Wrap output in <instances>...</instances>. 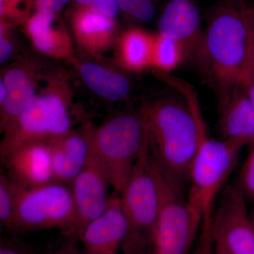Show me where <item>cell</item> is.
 Masks as SVG:
<instances>
[{"label":"cell","mask_w":254,"mask_h":254,"mask_svg":"<svg viewBox=\"0 0 254 254\" xmlns=\"http://www.w3.org/2000/svg\"><path fill=\"white\" fill-rule=\"evenodd\" d=\"M242 6H243L244 11H245V16L250 28L254 54V5L248 4L247 1L242 0Z\"/></svg>","instance_id":"obj_31"},{"label":"cell","mask_w":254,"mask_h":254,"mask_svg":"<svg viewBox=\"0 0 254 254\" xmlns=\"http://www.w3.org/2000/svg\"><path fill=\"white\" fill-rule=\"evenodd\" d=\"M71 0H32L36 11L58 14Z\"/></svg>","instance_id":"obj_29"},{"label":"cell","mask_w":254,"mask_h":254,"mask_svg":"<svg viewBox=\"0 0 254 254\" xmlns=\"http://www.w3.org/2000/svg\"><path fill=\"white\" fill-rule=\"evenodd\" d=\"M128 231V218L115 193L106 210L84 227L78 240L85 254H119Z\"/></svg>","instance_id":"obj_12"},{"label":"cell","mask_w":254,"mask_h":254,"mask_svg":"<svg viewBox=\"0 0 254 254\" xmlns=\"http://www.w3.org/2000/svg\"><path fill=\"white\" fill-rule=\"evenodd\" d=\"M69 19L78 46L95 59H100L116 43L119 34L115 18L75 4L70 11Z\"/></svg>","instance_id":"obj_14"},{"label":"cell","mask_w":254,"mask_h":254,"mask_svg":"<svg viewBox=\"0 0 254 254\" xmlns=\"http://www.w3.org/2000/svg\"><path fill=\"white\" fill-rule=\"evenodd\" d=\"M12 23L0 19V62L4 63L11 59L15 51L14 28Z\"/></svg>","instance_id":"obj_25"},{"label":"cell","mask_w":254,"mask_h":254,"mask_svg":"<svg viewBox=\"0 0 254 254\" xmlns=\"http://www.w3.org/2000/svg\"><path fill=\"white\" fill-rule=\"evenodd\" d=\"M158 28V33L180 43L185 60H196L204 29L195 0H168L159 18Z\"/></svg>","instance_id":"obj_13"},{"label":"cell","mask_w":254,"mask_h":254,"mask_svg":"<svg viewBox=\"0 0 254 254\" xmlns=\"http://www.w3.org/2000/svg\"><path fill=\"white\" fill-rule=\"evenodd\" d=\"M252 58L242 0H221L209 18L195 60L218 96L219 108L242 83Z\"/></svg>","instance_id":"obj_2"},{"label":"cell","mask_w":254,"mask_h":254,"mask_svg":"<svg viewBox=\"0 0 254 254\" xmlns=\"http://www.w3.org/2000/svg\"><path fill=\"white\" fill-rule=\"evenodd\" d=\"M154 35L138 28H128L117 39L116 62L131 72H142L152 66Z\"/></svg>","instance_id":"obj_20"},{"label":"cell","mask_w":254,"mask_h":254,"mask_svg":"<svg viewBox=\"0 0 254 254\" xmlns=\"http://www.w3.org/2000/svg\"><path fill=\"white\" fill-rule=\"evenodd\" d=\"M47 73L41 63L31 56H23L1 73L7 97L0 105V132L2 133L33 103Z\"/></svg>","instance_id":"obj_10"},{"label":"cell","mask_w":254,"mask_h":254,"mask_svg":"<svg viewBox=\"0 0 254 254\" xmlns=\"http://www.w3.org/2000/svg\"><path fill=\"white\" fill-rule=\"evenodd\" d=\"M90 91L111 102L127 99L131 91V82L126 73L99 62L77 58L71 64Z\"/></svg>","instance_id":"obj_19"},{"label":"cell","mask_w":254,"mask_h":254,"mask_svg":"<svg viewBox=\"0 0 254 254\" xmlns=\"http://www.w3.org/2000/svg\"><path fill=\"white\" fill-rule=\"evenodd\" d=\"M150 158L159 198L155 250L158 254H190L202 222L190 209L184 185L165 173L150 155Z\"/></svg>","instance_id":"obj_6"},{"label":"cell","mask_w":254,"mask_h":254,"mask_svg":"<svg viewBox=\"0 0 254 254\" xmlns=\"http://www.w3.org/2000/svg\"><path fill=\"white\" fill-rule=\"evenodd\" d=\"M120 197L129 223V231L122 251L144 253L153 250L159 198L149 148L138 159Z\"/></svg>","instance_id":"obj_7"},{"label":"cell","mask_w":254,"mask_h":254,"mask_svg":"<svg viewBox=\"0 0 254 254\" xmlns=\"http://www.w3.org/2000/svg\"><path fill=\"white\" fill-rule=\"evenodd\" d=\"M120 11L128 17L141 22H147L154 18V0H117Z\"/></svg>","instance_id":"obj_23"},{"label":"cell","mask_w":254,"mask_h":254,"mask_svg":"<svg viewBox=\"0 0 254 254\" xmlns=\"http://www.w3.org/2000/svg\"><path fill=\"white\" fill-rule=\"evenodd\" d=\"M219 110L222 139L243 148L254 145V105L245 87L237 86Z\"/></svg>","instance_id":"obj_18"},{"label":"cell","mask_w":254,"mask_h":254,"mask_svg":"<svg viewBox=\"0 0 254 254\" xmlns=\"http://www.w3.org/2000/svg\"><path fill=\"white\" fill-rule=\"evenodd\" d=\"M24 1H26V0H0V1H1V2L6 3H18Z\"/></svg>","instance_id":"obj_34"},{"label":"cell","mask_w":254,"mask_h":254,"mask_svg":"<svg viewBox=\"0 0 254 254\" xmlns=\"http://www.w3.org/2000/svg\"><path fill=\"white\" fill-rule=\"evenodd\" d=\"M6 175L26 188L54 182L50 142H35L22 145L1 158Z\"/></svg>","instance_id":"obj_17"},{"label":"cell","mask_w":254,"mask_h":254,"mask_svg":"<svg viewBox=\"0 0 254 254\" xmlns=\"http://www.w3.org/2000/svg\"><path fill=\"white\" fill-rule=\"evenodd\" d=\"M73 88L66 72L47 73L29 107L1 134V158L35 142H51L73 129Z\"/></svg>","instance_id":"obj_3"},{"label":"cell","mask_w":254,"mask_h":254,"mask_svg":"<svg viewBox=\"0 0 254 254\" xmlns=\"http://www.w3.org/2000/svg\"><path fill=\"white\" fill-rule=\"evenodd\" d=\"M148 254H158L157 253L156 251H155V249H154V250H152L151 252H150V253H148Z\"/></svg>","instance_id":"obj_36"},{"label":"cell","mask_w":254,"mask_h":254,"mask_svg":"<svg viewBox=\"0 0 254 254\" xmlns=\"http://www.w3.org/2000/svg\"><path fill=\"white\" fill-rule=\"evenodd\" d=\"M215 254H230L227 249L222 245L220 242L215 240Z\"/></svg>","instance_id":"obj_33"},{"label":"cell","mask_w":254,"mask_h":254,"mask_svg":"<svg viewBox=\"0 0 254 254\" xmlns=\"http://www.w3.org/2000/svg\"><path fill=\"white\" fill-rule=\"evenodd\" d=\"M161 78L177 90L184 99L168 97L142 107L149 153L165 173L185 185L189 183L204 119L190 83L169 73Z\"/></svg>","instance_id":"obj_1"},{"label":"cell","mask_w":254,"mask_h":254,"mask_svg":"<svg viewBox=\"0 0 254 254\" xmlns=\"http://www.w3.org/2000/svg\"><path fill=\"white\" fill-rule=\"evenodd\" d=\"M7 97V91L6 86L1 80H0V105L4 103Z\"/></svg>","instance_id":"obj_32"},{"label":"cell","mask_w":254,"mask_h":254,"mask_svg":"<svg viewBox=\"0 0 254 254\" xmlns=\"http://www.w3.org/2000/svg\"><path fill=\"white\" fill-rule=\"evenodd\" d=\"M93 125L88 123L50 142L54 182L71 186L86 166L91 155Z\"/></svg>","instance_id":"obj_16"},{"label":"cell","mask_w":254,"mask_h":254,"mask_svg":"<svg viewBox=\"0 0 254 254\" xmlns=\"http://www.w3.org/2000/svg\"><path fill=\"white\" fill-rule=\"evenodd\" d=\"M235 186L245 199L254 205V145L250 147L248 155L239 172Z\"/></svg>","instance_id":"obj_24"},{"label":"cell","mask_w":254,"mask_h":254,"mask_svg":"<svg viewBox=\"0 0 254 254\" xmlns=\"http://www.w3.org/2000/svg\"><path fill=\"white\" fill-rule=\"evenodd\" d=\"M243 147L209 136L205 122L192 164L187 199L195 216L203 222L210 216L219 195L237 165Z\"/></svg>","instance_id":"obj_5"},{"label":"cell","mask_w":254,"mask_h":254,"mask_svg":"<svg viewBox=\"0 0 254 254\" xmlns=\"http://www.w3.org/2000/svg\"><path fill=\"white\" fill-rule=\"evenodd\" d=\"M19 185L13 181L4 172L0 175V222L11 231L16 216Z\"/></svg>","instance_id":"obj_22"},{"label":"cell","mask_w":254,"mask_h":254,"mask_svg":"<svg viewBox=\"0 0 254 254\" xmlns=\"http://www.w3.org/2000/svg\"><path fill=\"white\" fill-rule=\"evenodd\" d=\"M185 60V53L178 42L158 33L154 35L152 66L159 72H170Z\"/></svg>","instance_id":"obj_21"},{"label":"cell","mask_w":254,"mask_h":254,"mask_svg":"<svg viewBox=\"0 0 254 254\" xmlns=\"http://www.w3.org/2000/svg\"><path fill=\"white\" fill-rule=\"evenodd\" d=\"M32 46L41 55L55 60H76L72 39L58 14L35 11L22 25Z\"/></svg>","instance_id":"obj_15"},{"label":"cell","mask_w":254,"mask_h":254,"mask_svg":"<svg viewBox=\"0 0 254 254\" xmlns=\"http://www.w3.org/2000/svg\"><path fill=\"white\" fill-rule=\"evenodd\" d=\"M250 214H251V217H252V222H253L254 227V205L253 209H252V210H251V211H250Z\"/></svg>","instance_id":"obj_35"},{"label":"cell","mask_w":254,"mask_h":254,"mask_svg":"<svg viewBox=\"0 0 254 254\" xmlns=\"http://www.w3.org/2000/svg\"><path fill=\"white\" fill-rule=\"evenodd\" d=\"M70 187L76 205L75 236L78 239L84 227L106 210L113 196L109 194L111 185L93 147L86 166Z\"/></svg>","instance_id":"obj_11"},{"label":"cell","mask_w":254,"mask_h":254,"mask_svg":"<svg viewBox=\"0 0 254 254\" xmlns=\"http://www.w3.org/2000/svg\"><path fill=\"white\" fill-rule=\"evenodd\" d=\"M63 242L46 254H85L78 245L79 240L76 237L64 236Z\"/></svg>","instance_id":"obj_28"},{"label":"cell","mask_w":254,"mask_h":254,"mask_svg":"<svg viewBox=\"0 0 254 254\" xmlns=\"http://www.w3.org/2000/svg\"><path fill=\"white\" fill-rule=\"evenodd\" d=\"M211 214L214 240L230 254H254V227L244 195L236 186L224 187Z\"/></svg>","instance_id":"obj_9"},{"label":"cell","mask_w":254,"mask_h":254,"mask_svg":"<svg viewBox=\"0 0 254 254\" xmlns=\"http://www.w3.org/2000/svg\"><path fill=\"white\" fill-rule=\"evenodd\" d=\"M93 151L115 193L123 191L138 159L148 148V133L142 110L115 115L93 125Z\"/></svg>","instance_id":"obj_4"},{"label":"cell","mask_w":254,"mask_h":254,"mask_svg":"<svg viewBox=\"0 0 254 254\" xmlns=\"http://www.w3.org/2000/svg\"><path fill=\"white\" fill-rule=\"evenodd\" d=\"M78 6L91 8L102 14L116 18L120 11L117 0H74Z\"/></svg>","instance_id":"obj_27"},{"label":"cell","mask_w":254,"mask_h":254,"mask_svg":"<svg viewBox=\"0 0 254 254\" xmlns=\"http://www.w3.org/2000/svg\"><path fill=\"white\" fill-rule=\"evenodd\" d=\"M76 205L71 187L57 182L32 188L19 185L11 232L56 229L64 236L76 237Z\"/></svg>","instance_id":"obj_8"},{"label":"cell","mask_w":254,"mask_h":254,"mask_svg":"<svg viewBox=\"0 0 254 254\" xmlns=\"http://www.w3.org/2000/svg\"><path fill=\"white\" fill-rule=\"evenodd\" d=\"M242 85L247 91V93L250 95L251 100H252L254 105V54L253 52V58H252V63L250 65L248 70L246 72L243 80H242Z\"/></svg>","instance_id":"obj_30"},{"label":"cell","mask_w":254,"mask_h":254,"mask_svg":"<svg viewBox=\"0 0 254 254\" xmlns=\"http://www.w3.org/2000/svg\"><path fill=\"white\" fill-rule=\"evenodd\" d=\"M0 254H38L36 250L26 242L14 237H1Z\"/></svg>","instance_id":"obj_26"}]
</instances>
